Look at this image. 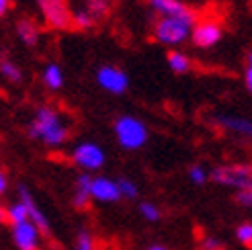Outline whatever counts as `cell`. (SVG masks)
Here are the masks:
<instances>
[{
    "mask_svg": "<svg viewBox=\"0 0 252 250\" xmlns=\"http://www.w3.org/2000/svg\"><path fill=\"white\" fill-rule=\"evenodd\" d=\"M27 133L31 140L41 142L47 148H62L70 137L68 125L64 123V119H62L58 111L49 105L37 107L35 117L27 127Z\"/></svg>",
    "mask_w": 252,
    "mask_h": 250,
    "instance_id": "1",
    "label": "cell"
},
{
    "mask_svg": "<svg viewBox=\"0 0 252 250\" xmlns=\"http://www.w3.org/2000/svg\"><path fill=\"white\" fill-rule=\"evenodd\" d=\"M209 181L221 187H228V189H234V191L252 189V162L220 164L209 170Z\"/></svg>",
    "mask_w": 252,
    "mask_h": 250,
    "instance_id": "2",
    "label": "cell"
},
{
    "mask_svg": "<svg viewBox=\"0 0 252 250\" xmlns=\"http://www.w3.org/2000/svg\"><path fill=\"white\" fill-rule=\"evenodd\" d=\"M72 162L76 164L82 172H94L100 170L107 162V154L105 150L94 142H80L78 146H74L72 154H70Z\"/></svg>",
    "mask_w": 252,
    "mask_h": 250,
    "instance_id": "5",
    "label": "cell"
},
{
    "mask_svg": "<svg viewBox=\"0 0 252 250\" xmlns=\"http://www.w3.org/2000/svg\"><path fill=\"white\" fill-rule=\"evenodd\" d=\"M236 240L244 246L252 244V221H244L236 228Z\"/></svg>",
    "mask_w": 252,
    "mask_h": 250,
    "instance_id": "26",
    "label": "cell"
},
{
    "mask_svg": "<svg viewBox=\"0 0 252 250\" xmlns=\"http://www.w3.org/2000/svg\"><path fill=\"white\" fill-rule=\"evenodd\" d=\"M221 37H223L221 25L218 21H211V19L195 23L193 29H191V41L199 49H211V47H216L221 41Z\"/></svg>",
    "mask_w": 252,
    "mask_h": 250,
    "instance_id": "8",
    "label": "cell"
},
{
    "mask_svg": "<svg viewBox=\"0 0 252 250\" xmlns=\"http://www.w3.org/2000/svg\"><path fill=\"white\" fill-rule=\"evenodd\" d=\"M146 2L158 17H176L197 23V12L181 0H146Z\"/></svg>",
    "mask_w": 252,
    "mask_h": 250,
    "instance_id": "10",
    "label": "cell"
},
{
    "mask_svg": "<svg viewBox=\"0 0 252 250\" xmlns=\"http://www.w3.org/2000/svg\"><path fill=\"white\" fill-rule=\"evenodd\" d=\"M137 211H140V216H142L146 221H150V223H156V221H160V218H162L160 207H158L156 203H152V201H142L140 205H137Z\"/></svg>",
    "mask_w": 252,
    "mask_h": 250,
    "instance_id": "21",
    "label": "cell"
},
{
    "mask_svg": "<svg viewBox=\"0 0 252 250\" xmlns=\"http://www.w3.org/2000/svg\"><path fill=\"white\" fill-rule=\"evenodd\" d=\"M221 250H223V248H221Z\"/></svg>",
    "mask_w": 252,
    "mask_h": 250,
    "instance_id": "36",
    "label": "cell"
},
{
    "mask_svg": "<svg viewBox=\"0 0 252 250\" xmlns=\"http://www.w3.org/2000/svg\"><path fill=\"white\" fill-rule=\"evenodd\" d=\"M0 76L6 78L12 84H19V82H23V70L12 60L0 56Z\"/></svg>",
    "mask_w": 252,
    "mask_h": 250,
    "instance_id": "18",
    "label": "cell"
},
{
    "mask_svg": "<svg viewBox=\"0 0 252 250\" xmlns=\"http://www.w3.org/2000/svg\"><path fill=\"white\" fill-rule=\"evenodd\" d=\"M41 82L47 91H52V93L60 91L64 86V70H62V66L56 64V62H49L41 72Z\"/></svg>",
    "mask_w": 252,
    "mask_h": 250,
    "instance_id": "16",
    "label": "cell"
},
{
    "mask_svg": "<svg viewBox=\"0 0 252 250\" xmlns=\"http://www.w3.org/2000/svg\"><path fill=\"white\" fill-rule=\"evenodd\" d=\"M86 8L94 17V21H98V19H103L109 12V2H107V0H88Z\"/></svg>",
    "mask_w": 252,
    "mask_h": 250,
    "instance_id": "24",
    "label": "cell"
},
{
    "mask_svg": "<svg viewBox=\"0 0 252 250\" xmlns=\"http://www.w3.org/2000/svg\"><path fill=\"white\" fill-rule=\"evenodd\" d=\"M117 187H119V193H121V199H137V195H140V189H137V185L127 179V177H119L117 179Z\"/></svg>",
    "mask_w": 252,
    "mask_h": 250,
    "instance_id": "23",
    "label": "cell"
},
{
    "mask_svg": "<svg viewBox=\"0 0 252 250\" xmlns=\"http://www.w3.org/2000/svg\"><path fill=\"white\" fill-rule=\"evenodd\" d=\"M166 64L174 74H187L189 70L193 68V62L187 54L179 52V49H170L166 56Z\"/></svg>",
    "mask_w": 252,
    "mask_h": 250,
    "instance_id": "17",
    "label": "cell"
},
{
    "mask_svg": "<svg viewBox=\"0 0 252 250\" xmlns=\"http://www.w3.org/2000/svg\"><path fill=\"white\" fill-rule=\"evenodd\" d=\"M96 84L109 94H125L129 89V76L125 70L107 64L96 70Z\"/></svg>",
    "mask_w": 252,
    "mask_h": 250,
    "instance_id": "7",
    "label": "cell"
},
{
    "mask_svg": "<svg viewBox=\"0 0 252 250\" xmlns=\"http://www.w3.org/2000/svg\"><path fill=\"white\" fill-rule=\"evenodd\" d=\"M91 199L98 203H117L121 199L117 181L109 177H93L91 183Z\"/></svg>",
    "mask_w": 252,
    "mask_h": 250,
    "instance_id": "12",
    "label": "cell"
},
{
    "mask_svg": "<svg viewBox=\"0 0 252 250\" xmlns=\"http://www.w3.org/2000/svg\"><path fill=\"white\" fill-rule=\"evenodd\" d=\"M37 6L47 27L56 31H66L72 27V10L66 0H37Z\"/></svg>",
    "mask_w": 252,
    "mask_h": 250,
    "instance_id": "6",
    "label": "cell"
},
{
    "mask_svg": "<svg viewBox=\"0 0 252 250\" xmlns=\"http://www.w3.org/2000/svg\"><path fill=\"white\" fill-rule=\"evenodd\" d=\"M17 35H19V39L27 47H35L37 43H39L41 31H39V27H37L35 21H31V19H19V23H17Z\"/></svg>",
    "mask_w": 252,
    "mask_h": 250,
    "instance_id": "15",
    "label": "cell"
},
{
    "mask_svg": "<svg viewBox=\"0 0 252 250\" xmlns=\"http://www.w3.org/2000/svg\"><path fill=\"white\" fill-rule=\"evenodd\" d=\"M187 177H189V181H191L193 185L201 187V185H205L209 181V170L203 164H191V166H189V170H187Z\"/></svg>",
    "mask_w": 252,
    "mask_h": 250,
    "instance_id": "22",
    "label": "cell"
},
{
    "mask_svg": "<svg viewBox=\"0 0 252 250\" xmlns=\"http://www.w3.org/2000/svg\"><path fill=\"white\" fill-rule=\"evenodd\" d=\"M91 183H93V174L91 172H80L74 183V193H72V205L76 209H86L91 199Z\"/></svg>",
    "mask_w": 252,
    "mask_h": 250,
    "instance_id": "14",
    "label": "cell"
},
{
    "mask_svg": "<svg viewBox=\"0 0 252 250\" xmlns=\"http://www.w3.org/2000/svg\"><path fill=\"white\" fill-rule=\"evenodd\" d=\"M72 250H94V238L88 230H80Z\"/></svg>",
    "mask_w": 252,
    "mask_h": 250,
    "instance_id": "25",
    "label": "cell"
},
{
    "mask_svg": "<svg viewBox=\"0 0 252 250\" xmlns=\"http://www.w3.org/2000/svg\"><path fill=\"white\" fill-rule=\"evenodd\" d=\"M94 23H96L94 17L88 12L86 6H82V8L72 12V25H74V27H78V29H91V27H94Z\"/></svg>",
    "mask_w": 252,
    "mask_h": 250,
    "instance_id": "20",
    "label": "cell"
},
{
    "mask_svg": "<svg viewBox=\"0 0 252 250\" xmlns=\"http://www.w3.org/2000/svg\"><path fill=\"white\" fill-rule=\"evenodd\" d=\"M8 189V179H6V174L0 170V195H4Z\"/></svg>",
    "mask_w": 252,
    "mask_h": 250,
    "instance_id": "30",
    "label": "cell"
},
{
    "mask_svg": "<svg viewBox=\"0 0 252 250\" xmlns=\"http://www.w3.org/2000/svg\"><path fill=\"white\" fill-rule=\"evenodd\" d=\"M234 199L236 203L240 207H246V209H252V189H244V191H236L234 193Z\"/></svg>",
    "mask_w": 252,
    "mask_h": 250,
    "instance_id": "27",
    "label": "cell"
},
{
    "mask_svg": "<svg viewBox=\"0 0 252 250\" xmlns=\"http://www.w3.org/2000/svg\"><path fill=\"white\" fill-rule=\"evenodd\" d=\"M19 199L21 201L27 205V211H29V219L37 226V230L41 232V236L43 238H49L52 236V226H49V219H47V216L41 211V207L37 205V201H35V197L31 195V191L27 189L25 185H21L19 187Z\"/></svg>",
    "mask_w": 252,
    "mask_h": 250,
    "instance_id": "11",
    "label": "cell"
},
{
    "mask_svg": "<svg viewBox=\"0 0 252 250\" xmlns=\"http://www.w3.org/2000/svg\"><path fill=\"white\" fill-rule=\"evenodd\" d=\"M113 131H115V137L123 150H140L148 144L150 131L146 127V123L140 117L133 115H121L113 123Z\"/></svg>",
    "mask_w": 252,
    "mask_h": 250,
    "instance_id": "3",
    "label": "cell"
},
{
    "mask_svg": "<svg viewBox=\"0 0 252 250\" xmlns=\"http://www.w3.org/2000/svg\"><path fill=\"white\" fill-rule=\"evenodd\" d=\"M213 123L218 127L230 131V133H236V135H242V137H248L252 140V121L246 119V117H238V115H216L213 117Z\"/></svg>",
    "mask_w": 252,
    "mask_h": 250,
    "instance_id": "13",
    "label": "cell"
},
{
    "mask_svg": "<svg viewBox=\"0 0 252 250\" xmlns=\"http://www.w3.org/2000/svg\"><path fill=\"white\" fill-rule=\"evenodd\" d=\"M146 250H168L164 244H152V246H148Z\"/></svg>",
    "mask_w": 252,
    "mask_h": 250,
    "instance_id": "32",
    "label": "cell"
},
{
    "mask_svg": "<svg viewBox=\"0 0 252 250\" xmlns=\"http://www.w3.org/2000/svg\"><path fill=\"white\" fill-rule=\"evenodd\" d=\"M244 86L252 94V49L246 54V66H244Z\"/></svg>",
    "mask_w": 252,
    "mask_h": 250,
    "instance_id": "28",
    "label": "cell"
},
{
    "mask_svg": "<svg viewBox=\"0 0 252 250\" xmlns=\"http://www.w3.org/2000/svg\"><path fill=\"white\" fill-rule=\"evenodd\" d=\"M2 219H6V214H4V207H2V203H0V221Z\"/></svg>",
    "mask_w": 252,
    "mask_h": 250,
    "instance_id": "33",
    "label": "cell"
},
{
    "mask_svg": "<svg viewBox=\"0 0 252 250\" xmlns=\"http://www.w3.org/2000/svg\"><path fill=\"white\" fill-rule=\"evenodd\" d=\"M12 6V0H0V17H4Z\"/></svg>",
    "mask_w": 252,
    "mask_h": 250,
    "instance_id": "31",
    "label": "cell"
},
{
    "mask_svg": "<svg viewBox=\"0 0 252 250\" xmlns=\"http://www.w3.org/2000/svg\"><path fill=\"white\" fill-rule=\"evenodd\" d=\"M250 248H252V244H250Z\"/></svg>",
    "mask_w": 252,
    "mask_h": 250,
    "instance_id": "35",
    "label": "cell"
},
{
    "mask_svg": "<svg viewBox=\"0 0 252 250\" xmlns=\"http://www.w3.org/2000/svg\"><path fill=\"white\" fill-rule=\"evenodd\" d=\"M4 214H6V221H8V223H19V221H27V219H29L27 205H25L21 199L12 201L10 205H6V207H4Z\"/></svg>",
    "mask_w": 252,
    "mask_h": 250,
    "instance_id": "19",
    "label": "cell"
},
{
    "mask_svg": "<svg viewBox=\"0 0 252 250\" xmlns=\"http://www.w3.org/2000/svg\"><path fill=\"white\" fill-rule=\"evenodd\" d=\"M199 246H201V250H221L223 248V244L218 238H213V236H203Z\"/></svg>",
    "mask_w": 252,
    "mask_h": 250,
    "instance_id": "29",
    "label": "cell"
},
{
    "mask_svg": "<svg viewBox=\"0 0 252 250\" xmlns=\"http://www.w3.org/2000/svg\"><path fill=\"white\" fill-rule=\"evenodd\" d=\"M193 21L187 19H176V17H158V21L152 27L154 39L162 45L176 47L183 45L187 39H191V29H193Z\"/></svg>",
    "mask_w": 252,
    "mask_h": 250,
    "instance_id": "4",
    "label": "cell"
},
{
    "mask_svg": "<svg viewBox=\"0 0 252 250\" xmlns=\"http://www.w3.org/2000/svg\"><path fill=\"white\" fill-rule=\"evenodd\" d=\"M10 236L15 242L17 250H39L41 246V232L37 230V226L27 219V221H19V223H10Z\"/></svg>",
    "mask_w": 252,
    "mask_h": 250,
    "instance_id": "9",
    "label": "cell"
},
{
    "mask_svg": "<svg viewBox=\"0 0 252 250\" xmlns=\"http://www.w3.org/2000/svg\"><path fill=\"white\" fill-rule=\"evenodd\" d=\"M250 4H252V0H250Z\"/></svg>",
    "mask_w": 252,
    "mask_h": 250,
    "instance_id": "34",
    "label": "cell"
}]
</instances>
